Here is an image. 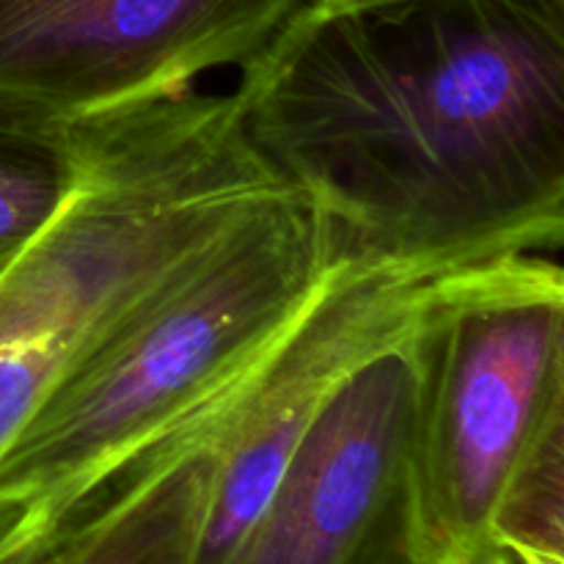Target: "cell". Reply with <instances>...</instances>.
<instances>
[{
	"mask_svg": "<svg viewBox=\"0 0 564 564\" xmlns=\"http://www.w3.org/2000/svg\"><path fill=\"white\" fill-rule=\"evenodd\" d=\"M328 229L292 187L171 270L61 378L0 457V505L55 518L253 378L334 270Z\"/></svg>",
	"mask_w": 564,
	"mask_h": 564,
	"instance_id": "cell-2",
	"label": "cell"
},
{
	"mask_svg": "<svg viewBox=\"0 0 564 564\" xmlns=\"http://www.w3.org/2000/svg\"><path fill=\"white\" fill-rule=\"evenodd\" d=\"M0 270H3V268H0Z\"/></svg>",
	"mask_w": 564,
	"mask_h": 564,
	"instance_id": "cell-10",
	"label": "cell"
},
{
	"mask_svg": "<svg viewBox=\"0 0 564 564\" xmlns=\"http://www.w3.org/2000/svg\"><path fill=\"white\" fill-rule=\"evenodd\" d=\"M419 564H466L529 457L564 435V273L510 253L435 275L408 330Z\"/></svg>",
	"mask_w": 564,
	"mask_h": 564,
	"instance_id": "cell-3",
	"label": "cell"
},
{
	"mask_svg": "<svg viewBox=\"0 0 564 564\" xmlns=\"http://www.w3.org/2000/svg\"><path fill=\"white\" fill-rule=\"evenodd\" d=\"M334 257L427 275L564 237V0H306L231 91Z\"/></svg>",
	"mask_w": 564,
	"mask_h": 564,
	"instance_id": "cell-1",
	"label": "cell"
},
{
	"mask_svg": "<svg viewBox=\"0 0 564 564\" xmlns=\"http://www.w3.org/2000/svg\"><path fill=\"white\" fill-rule=\"evenodd\" d=\"M94 119L55 121L0 108V268L77 196L94 160Z\"/></svg>",
	"mask_w": 564,
	"mask_h": 564,
	"instance_id": "cell-8",
	"label": "cell"
},
{
	"mask_svg": "<svg viewBox=\"0 0 564 564\" xmlns=\"http://www.w3.org/2000/svg\"><path fill=\"white\" fill-rule=\"evenodd\" d=\"M218 435L130 482L116 499L72 505L50 527L33 564H196Z\"/></svg>",
	"mask_w": 564,
	"mask_h": 564,
	"instance_id": "cell-7",
	"label": "cell"
},
{
	"mask_svg": "<svg viewBox=\"0 0 564 564\" xmlns=\"http://www.w3.org/2000/svg\"><path fill=\"white\" fill-rule=\"evenodd\" d=\"M75 361L77 345L58 330L0 325V457Z\"/></svg>",
	"mask_w": 564,
	"mask_h": 564,
	"instance_id": "cell-9",
	"label": "cell"
},
{
	"mask_svg": "<svg viewBox=\"0 0 564 564\" xmlns=\"http://www.w3.org/2000/svg\"><path fill=\"white\" fill-rule=\"evenodd\" d=\"M306 0H0V108L83 121L242 66Z\"/></svg>",
	"mask_w": 564,
	"mask_h": 564,
	"instance_id": "cell-4",
	"label": "cell"
},
{
	"mask_svg": "<svg viewBox=\"0 0 564 564\" xmlns=\"http://www.w3.org/2000/svg\"><path fill=\"white\" fill-rule=\"evenodd\" d=\"M408 336L347 375L231 564H419Z\"/></svg>",
	"mask_w": 564,
	"mask_h": 564,
	"instance_id": "cell-5",
	"label": "cell"
},
{
	"mask_svg": "<svg viewBox=\"0 0 564 564\" xmlns=\"http://www.w3.org/2000/svg\"><path fill=\"white\" fill-rule=\"evenodd\" d=\"M435 275L336 257L317 301L257 375L215 441L196 564H231L297 444L341 380L408 336Z\"/></svg>",
	"mask_w": 564,
	"mask_h": 564,
	"instance_id": "cell-6",
	"label": "cell"
}]
</instances>
